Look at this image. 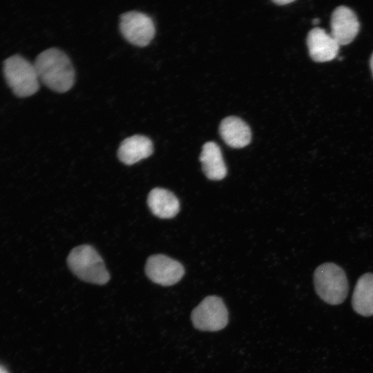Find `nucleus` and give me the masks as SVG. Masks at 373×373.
<instances>
[{
    "label": "nucleus",
    "instance_id": "obj_8",
    "mask_svg": "<svg viewBox=\"0 0 373 373\" xmlns=\"http://www.w3.org/2000/svg\"><path fill=\"white\" fill-rule=\"evenodd\" d=\"M359 30V22L355 13L349 8L339 6L331 17V35L339 45L352 42Z\"/></svg>",
    "mask_w": 373,
    "mask_h": 373
},
{
    "label": "nucleus",
    "instance_id": "obj_9",
    "mask_svg": "<svg viewBox=\"0 0 373 373\" xmlns=\"http://www.w3.org/2000/svg\"><path fill=\"white\" fill-rule=\"evenodd\" d=\"M307 44L311 58L317 62H325L334 59L340 46L331 35L320 28H315L309 32Z\"/></svg>",
    "mask_w": 373,
    "mask_h": 373
},
{
    "label": "nucleus",
    "instance_id": "obj_2",
    "mask_svg": "<svg viewBox=\"0 0 373 373\" xmlns=\"http://www.w3.org/2000/svg\"><path fill=\"white\" fill-rule=\"evenodd\" d=\"M67 262L72 272L82 280L102 285L110 280L102 258L90 245H82L73 248Z\"/></svg>",
    "mask_w": 373,
    "mask_h": 373
},
{
    "label": "nucleus",
    "instance_id": "obj_5",
    "mask_svg": "<svg viewBox=\"0 0 373 373\" xmlns=\"http://www.w3.org/2000/svg\"><path fill=\"white\" fill-rule=\"evenodd\" d=\"M191 318L197 329L216 332L226 327L229 314L221 298L209 296L193 309Z\"/></svg>",
    "mask_w": 373,
    "mask_h": 373
},
{
    "label": "nucleus",
    "instance_id": "obj_10",
    "mask_svg": "<svg viewBox=\"0 0 373 373\" xmlns=\"http://www.w3.org/2000/svg\"><path fill=\"white\" fill-rule=\"evenodd\" d=\"M153 152L152 141L146 136L135 135L124 140L118 149L119 160L126 165H132L149 157Z\"/></svg>",
    "mask_w": 373,
    "mask_h": 373
},
{
    "label": "nucleus",
    "instance_id": "obj_1",
    "mask_svg": "<svg viewBox=\"0 0 373 373\" xmlns=\"http://www.w3.org/2000/svg\"><path fill=\"white\" fill-rule=\"evenodd\" d=\"M34 66L39 81L52 90L65 93L75 82V70L68 56L61 50L50 48L37 57Z\"/></svg>",
    "mask_w": 373,
    "mask_h": 373
},
{
    "label": "nucleus",
    "instance_id": "obj_12",
    "mask_svg": "<svg viewBox=\"0 0 373 373\" xmlns=\"http://www.w3.org/2000/svg\"><path fill=\"white\" fill-rule=\"evenodd\" d=\"M202 169L207 178L211 180H220L227 173L221 150L214 142H206L200 155Z\"/></svg>",
    "mask_w": 373,
    "mask_h": 373
},
{
    "label": "nucleus",
    "instance_id": "obj_17",
    "mask_svg": "<svg viewBox=\"0 0 373 373\" xmlns=\"http://www.w3.org/2000/svg\"><path fill=\"white\" fill-rule=\"evenodd\" d=\"M0 373H8V372L4 367L0 365Z\"/></svg>",
    "mask_w": 373,
    "mask_h": 373
},
{
    "label": "nucleus",
    "instance_id": "obj_14",
    "mask_svg": "<svg viewBox=\"0 0 373 373\" xmlns=\"http://www.w3.org/2000/svg\"><path fill=\"white\" fill-rule=\"evenodd\" d=\"M352 305L354 310L363 316L373 315V274L362 275L356 282Z\"/></svg>",
    "mask_w": 373,
    "mask_h": 373
},
{
    "label": "nucleus",
    "instance_id": "obj_3",
    "mask_svg": "<svg viewBox=\"0 0 373 373\" xmlns=\"http://www.w3.org/2000/svg\"><path fill=\"white\" fill-rule=\"evenodd\" d=\"M314 283L318 296L325 303L338 305L346 298L349 285L344 270L332 262L318 266L314 274Z\"/></svg>",
    "mask_w": 373,
    "mask_h": 373
},
{
    "label": "nucleus",
    "instance_id": "obj_13",
    "mask_svg": "<svg viewBox=\"0 0 373 373\" xmlns=\"http://www.w3.org/2000/svg\"><path fill=\"white\" fill-rule=\"evenodd\" d=\"M147 204L155 216L163 219L173 218L180 210L178 198L171 191L162 188H155L149 192Z\"/></svg>",
    "mask_w": 373,
    "mask_h": 373
},
{
    "label": "nucleus",
    "instance_id": "obj_15",
    "mask_svg": "<svg viewBox=\"0 0 373 373\" xmlns=\"http://www.w3.org/2000/svg\"><path fill=\"white\" fill-rule=\"evenodd\" d=\"M293 1H294L293 0H274L273 1V2H274L275 3L279 4L280 6L288 4Z\"/></svg>",
    "mask_w": 373,
    "mask_h": 373
},
{
    "label": "nucleus",
    "instance_id": "obj_11",
    "mask_svg": "<svg viewBox=\"0 0 373 373\" xmlns=\"http://www.w3.org/2000/svg\"><path fill=\"white\" fill-rule=\"evenodd\" d=\"M219 131L224 142L231 148H242L251 142L249 126L240 118L230 116L220 123Z\"/></svg>",
    "mask_w": 373,
    "mask_h": 373
},
{
    "label": "nucleus",
    "instance_id": "obj_18",
    "mask_svg": "<svg viewBox=\"0 0 373 373\" xmlns=\"http://www.w3.org/2000/svg\"><path fill=\"white\" fill-rule=\"evenodd\" d=\"M312 22H313L314 24L318 23L319 19H314Z\"/></svg>",
    "mask_w": 373,
    "mask_h": 373
},
{
    "label": "nucleus",
    "instance_id": "obj_6",
    "mask_svg": "<svg viewBox=\"0 0 373 373\" xmlns=\"http://www.w3.org/2000/svg\"><path fill=\"white\" fill-rule=\"evenodd\" d=\"M119 30L128 42L138 47L149 45L155 34L153 19L138 11L123 13L120 17Z\"/></svg>",
    "mask_w": 373,
    "mask_h": 373
},
{
    "label": "nucleus",
    "instance_id": "obj_16",
    "mask_svg": "<svg viewBox=\"0 0 373 373\" xmlns=\"http://www.w3.org/2000/svg\"><path fill=\"white\" fill-rule=\"evenodd\" d=\"M370 68H371L372 73V75H373V53H372V57L370 58Z\"/></svg>",
    "mask_w": 373,
    "mask_h": 373
},
{
    "label": "nucleus",
    "instance_id": "obj_7",
    "mask_svg": "<svg viewBox=\"0 0 373 373\" xmlns=\"http://www.w3.org/2000/svg\"><path fill=\"white\" fill-rule=\"evenodd\" d=\"M145 273L152 282L162 286H171L181 280L184 269L178 261L165 255L155 254L147 259Z\"/></svg>",
    "mask_w": 373,
    "mask_h": 373
},
{
    "label": "nucleus",
    "instance_id": "obj_4",
    "mask_svg": "<svg viewBox=\"0 0 373 373\" xmlns=\"http://www.w3.org/2000/svg\"><path fill=\"white\" fill-rule=\"evenodd\" d=\"M3 73L8 86L18 97H29L39 90V79L34 64L20 55L5 60Z\"/></svg>",
    "mask_w": 373,
    "mask_h": 373
}]
</instances>
